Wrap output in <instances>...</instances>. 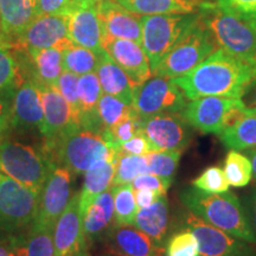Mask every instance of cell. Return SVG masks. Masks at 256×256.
<instances>
[{"instance_id":"cell-9","label":"cell","mask_w":256,"mask_h":256,"mask_svg":"<svg viewBox=\"0 0 256 256\" xmlns=\"http://www.w3.org/2000/svg\"><path fill=\"white\" fill-rule=\"evenodd\" d=\"M186 104V98L174 80L162 76L152 75L133 92V108L142 119L162 113H182Z\"/></svg>"},{"instance_id":"cell-32","label":"cell","mask_w":256,"mask_h":256,"mask_svg":"<svg viewBox=\"0 0 256 256\" xmlns=\"http://www.w3.org/2000/svg\"><path fill=\"white\" fill-rule=\"evenodd\" d=\"M224 174L230 186L244 188L252 178V168L248 156L236 150H230L224 160Z\"/></svg>"},{"instance_id":"cell-28","label":"cell","mask_w":256,"mask_h":256,"mask_svg":"<svg viewBox=\"0 0 256 256\" xmlns=\"http://www.w3.org/2000/svg\"><path fill=\"white\" fill-rule=\"evenodd\" d=\"M8 244L12 256H55L54 226L34 222L26 238H14Z\"/></svg>"},{"instance_id":"cell-27","label":"cell","mask_w":256,"mask_h":256,"mask_svg":"<svg viewBox=\"0 0 256 256\" xmlns=\"http://www.w3.org/2000/svg\"><path fill=\"white\" fill-rule=\"evenodd\" d=\"M128 11L140 16L192 14L206 5L204 0H115Z\"/></svg>"},{"instance_id":"cell-54","label":"cell","mask_w":256,"mask_h":256,"mask_svg":"<svg viewBox=\"0 0 256 256\" xmlns=\"http://www.w3.org/2000/svg\"><path fill=\"white\" fill-rule=\"evenodd\" d=\"M204 2H206V5L208 4H215V0H204ZM204 5V6H206Z\"/></svg>"},{"instance_id":"cell-29","label":"cell","mask_w":256,"mask_h":256,"mask_svg":"<svg viewBox=\"0 0 256 256\" xmlns=\"http://www.w3.org/2000/svg\"><path fill=\"white\" fill-rule=\"evenodd\" d=\"M226 148L244 151L256 147V108L246 107L234 124L217 134Z\"/></svg>"},{"instance_id":"cell-37","label":"cell","mask_w":256,"mask_h":256,"mask_svg":"<svg viewBox=\"0 0 256 256\" xmlns=\"http://www.w3.org/2000/svg\"><path fill=\"white\" fill-rule=\"evenodd\" d=\"M165 256H200L196 236L185 228L178 230L166 241Z\"/></svg>"},{"instance_id":"cell-1","label":"cell","mask_w":256,"mask_h":256,"mask_svg":"<svg viewBox=\"0 0 256 256\" xmlns=\"http://www.w3.org/2000/svg\"><path fill=\"white\" fill-rule=\"evenodd\" d=\"M255 81V64L232 56L220 48L191 72L174 78L188 101L203 96L242 98Z\"/></svg>"},{"instance_id":"cell-48","label":"cell","mask_w":256,"mask_h":256,"mask_svg":"<svg viewBox=\"0 0 256 256\" xmlns=\"http://www.w3.org/2000/svg\"><path fill=\"white\" fill-rule=\"evenodd\" d=\"M10 122H11V108H8L4 102L0 101V139L8 128Z\"/></svg>"},{"instance_id":"cell-23","label":"cell","mask_w":256,"mask_h":256,"mask_svg":"<svg viewBox=\"0 0 256 256\" xmlns=\"http://www.w3.org/2000/svg\"><path fill=\"white\" fill-rule=\"evenodd\" d=\"M95 72L100 81L104 94L112 95L126 102L127 104L133 106L134 86L128 78L126 72L112 60L106 50L98 55Z\"/></svg>"},{"instance_id":"cell-11","label":"cell","mask_w":256,"mask_h":256,"mask_svg":"<svg viewBox=\"0 0 256 256\" xmlns=\"http://www.w3.org/2000/svg\"><path fill=\"white\" fill-rule=\"evenodd\" d=\"M241 102L242 98L203 96L188 101L182 114L194 130L204 134H220L230 110Z\"/></svg>"},{"instance_id":"cell-20","label":"cell","mask_w":256,"mask_h":256,"mask_svg":"<svg viewBox=\"0 0 256 256\" xmlns=\"http://www.w3.org/2000/svg\"><path fill=\"white\" fill-rule=\"evenodd\" d=\"M68 34L72 44L87 48L100 55L104 51V32L96 4L76 2L68 16Z\"/></svg>"},{"instance_id":"cell-21","label":"cell","mask_w":256,"mask_h":256,"mask_svg":"<svg viewBox=\"0 0 256 256\" xmlns=\"http://www.w3.org/2000/svg\"><path fill=\"white\" fill-rule=\"evenodd\" d=\"M12 126L24 130H38L43 133L44 110L40 92L36 83L19 81L11 107Z\"/></svg>"},{"instance_id":"cell-8","label":"cell","mask_w":256,"mask_h":256,"mask_svg":"<svg viewBox=\"0 0 256 256\" xmlns=\"http://www.w3.org/2000/svg\"><path fill=\"white\" fill-rule=\"evenodd\" d=\"M194 17L188 14L142 16V46L150 60L152 72L174 46Z\"/></svg>"},{"instance_id":"cell-46","label":"cell","mask_w":256,"mask_h":256,"mask_svg":"<svg viewBox=\"0 0 256 256\" xmlns=\"http://www.w3.org/2000/svg\"><path fill=\"white\" fill-rule=\"evenodd\" d=\"M243 208H244L246 215H247L249 226H250L252 235H254L255 238L256 244V188L252 191V194H249L247 200H246L244 204H243Z\"/></svg>"},{"instance_id":"cell-42","label":"cell","mask_w":256,"mask_h":256,"mask_svg":"<svg viewBox=\"0 0 256 256\" xmlns=\"http://www.w3.org/2000/svg\"><path fill=\"white\" fill-rule=\"evenodd\" d=\"M18 78L17 63L8 46L0 44V89H4L16 82Z\"/></svg>"},{"instance_id":"cell-44","label":"cell","mask_w":256,"mask_h":256,"mask_svg":"<svg viewBox=\"0 0 256 256\" xmlns=\"http://www.w3.org/2000/svg\"><path fill=\"white\" fill-rule=\"evenodd\" d=\"M151 145L148 140L142 132L136 134L133 138L128 139L127 142L120 144L115 148V152L118 154H130V156H145L148 152H151Z\"/></svg>"},{"instance_id":"cell-33","label":"cell","mask_w":256,"mask_h":256,"mask_svg":"<svg viewBox=\"0 0 256 256\" xmlns=\"http://www.w3.org/2000/svg\"><path fill=\"white\" fill-rule=\"evenodd\" d=\"M98 62V55L87 48L72 44L63 51V70L78 76L95 72Z\"/></svg>"},{"instance_id":"cell-13","label":"cell","mask_w":256,"mask_h":256,"mask_svg":"<svg viewBox=\"0 0 256 256\" xmlns=\"http://www.w3.org/2000/svg\"><path fill=\"white\" fill-rule=\"evenodd\" d=\"M180 220L183 228L190 230L196 236L200 244V256H230L254 246L211 226L188 209Z\"/></svg>"},{"instance_id":"cell-12","label":"cell","mask_w":256,"mask_h":256,"mask_svg":"<svg viewBox=\"0 0 256 256\" xmlns=\"http://www.w3.org/2000/svg\"><path fill=\"white\" fill-rule=\"evenodd\" d=\"M30 52L34 50L55 48L66 50L72 46L68 34L66 16H38L14 43Z\"/></svg>"},{"instance_id":"cell-5","label":"cell","mask_w":256,"mask_h":256,"mask_svg":"<svg viewBox=\"0 0 256 256\" xmlns=\"http://www.w3.org/2000/svg\"><path fill=\"white\" fill-rule=\"evenodd\" d=\"M200 16L220 49L256 66V30L247 22L228 14L216 4H208Z\"/></svg>"},{"instance_id":"cell-3","label":"cell","mask_w":256,"mask_h":256,"mask_svg":"<svg viewBox=\"0 0 256 256\" xmlns=\"http://www.w3.org/2000/svg\"><path fill=\"white\" fill-rule=\"evenodd\" d=\"M46 152L51 162L69 170L72 174H86L96 162L116 156L104 132H95L81 126L66 130L46 148Z\"/></svg>"},{"instance_id":"cell-43","label":"cell","mask_w":256,"mask_h":256,"mask_svg":"<svg viewBox=\"0 0 256 256\" xmlns=\"http://www.w3.org/2000/svg\"><path fill=\"white\" fill-rule=\"evenodd\" d=\"M172 182L168 179H165L159 176L152 174H140L132 182L133 190H140V188H148L159 194L160 196H165L168 188L171 186Z\"/></svg>"},{"instance_id":"cell-22","label":"cell","mask_w":256,"mask_h":256,"mask_svg":"<svg viewBox=\"0 0 256 256\" xmlns=\"http://www.w3.org/2000/svg\"><path fill=\"white\" fill-rule=\"evenodd\" d=\"M38 16L37 0H0V34L5 46L14 44Z\"/></svg>"},{"instance_id":"cell-4","label":"cell","mask_w":256,"mask_h":256,"mask_svg":"<svg viewBox=\"0 0 256 256\" xmlns=\"http://www.w3.org/2000/svg\"><path fill=\"white\" fill-rule=\"evenodd\" d=\"M220 49L209 28L200 18H194L174 46L160 60L153 75L177 78L185 75Z\"/></svg>"},{"instance_id":"cell-17","label":"cell","mask_w":256,"mask_h":256,"mask_svg":"<svg viewBox=\"0 0 256 256\" xmlns=\"http://www.w3.org/2000/svg\"><path fill=\"white\" fill-rule=\"evenodd\" d=\"M102 46L112 60L126 72L134 88L152 78L150 60L140 44L128 40L104 37Z\"/></svg>"},{"instance_id":"cell-14","label":"cell","mask_w":256,"mask_h":256,"mask_svg":"<svg viewBox=\"0 0 256 256\" xmlns=\"http://www.w3.org/2000/svg\"><path fill=\"white\" fill-rule=\"evenodd\" d=\"M72 196V174L66 168L55 165L40 191L34 222L55 226Z\"/></svg>"},{"instance_id":"cell-35","label":"cell","mask_w":256,"mask_h":256,"mask_svg":"<svg viewBox=\"0 0 256 256\" xmlns=\"http://www.w3.org/2000/svg\"><path fill=\"white\" fill-rule=\"evenodd\" d=\"M182 153L183 151H178V150L148 152L145 154L148 174L159 176V177L174 182Z\"/></svg>"},{"instance_id":"cell-15","label":"cell","mask_w":256,"mask_h":256,"mask_svg":"<svg viewBox=\"0 0 256 256\" xmlns=\"http://www.w3.org/2000/svg\"><path fill=\"white\" fill-rule=\"evenodd\" d=\"M102 241L106 252L112 256H165V247L134 226H112Z\"/></svg>"},{"instance_id":"cell-16","label":"cell","mask_w":256,"mask_h":256,"mask_svg":"<svg viewBox=\"0 0 256 256\" xmlns=\"http://www.w3.org/2000/svg\"><path fill=\"white\" fill-rule=\"evenodd\" d=\"M86 241L80 211V194H74L54 226L55 256H84Z\"/></svg>"},{"instance_id":"cell-18","label":"cell","mask_w":256,"mask_h":256,"mask_svg":"<svg viewBox=\"0 0 256 256\" xmlns=\"http://www.w3.org/2000/svg\"><path fill=\"white\" fill-rule=\"evenodd\" d=\"M96 8L104 37L133 40L142 46V16L128 11L115 0H100Z\"/></svg>"},{"instance_id":"cell-26","label":"cell","mask_w":256,"mask_h":256,"mask_svg":"<svg viewBox=\"0 0 256 256\" xmlns=\"http://www.w3.org/2000/svg\"><path fill=\"white\" fill-rule=\"evenodd\" d=\"M116 156L96 162L84 174L82 190L80 192V211L83 214L96 197L113 186Z\"/></svg>"},{"instance_id":"cell-10","label":"cell","mask_w":256,"mask_h":256,"mask_svg":"<svg viewBox=\"0 0 256 256\" xmlns=\"http://www.w3.org/2000/svg\"><path fill=\"white\" fill-rule=\"evenodd\" d=\"M140 132L152 151H184L190 145L194 128L182 113H162L142 119Z\"/></svg>"},{"instance_id":"cell-51","label":"cell","mask_w":256,"mask_h":256,"mask_svg":"<svg viewBox=\"0 0 256 256\" xmlns=\"http://www.w3.org/2000/svg\"><path fill=\"white\" fill-rule=\"evenodd\" d=\"M230 256H256V250L252 246H250V247L244 249V250L238 252H236V254H232Z\"/></svg>"},{"instance_id":"cell-50","label":"cell","mask_w":256,"mask_h":256,"mask_svg":"<svg viewBox=\"0 0 256 256\" xmlns=\"http://www.w3.org/2000/svg\"><path fill=\"white\" fill-rule=\"evenodd\" d=\"M248 158L250 159L252 168V178L256 182V147L255 148H250L248 151Z\"/></svg>"},{"instance_id":"cell-6","label":"cell","mask_w":256,"mask_h":256,"mask_svg":"<svg viewBox=\"0 0 256 256\" xmlns=\"http://www.w3.org/2000/svg\"><path fill=\"white\" fill-rule=\"evenodd\" d=\"M55 164L34 147L14 142H0V174L40 194Z\"/></svg>"},{"instance_id":"cell-39","label":"cell","mask_w":256,"mask_h":256,"mask_svg":"<svg viewBox=\"0 0 256 256\" xmlns=\"http://www.w3.org/2000/svg\"><path fill=\"white\" fill-rule=\"evenodd\" d=\"M142 119L139 115L133 113L132 115L120 121L119 124H115L112 128L104 130V136L110 142L112 147L115 150L120 144L127 142L128 139L133 138L136 134L140 132V127H142Z\"/></svg>"},{"instance_id":"cell-19","label":"cell","mask_w":256,"mask_h":256,"mask_svg":"<svg viewBox=\"0 0 256 256\" xmlns=\"http://www.w3.org/2000/svg\"><path fill=\"white\" fill-rule=\"evenodd\" d=\"M37 87L40 92L44 110V130L42 134L46 138V148H49L66 130L78 124L74 119L68 102L57 87L42 84H37Z\"/></svg>"},{"instance_id":"cell-2","label":"cell","mask_w":256,"mask_h":256,"mask_svg":"<svg viewBox=\"0 0 256 256\" xmlns=\"http://www.w3.org/2000/svg\"><path fill=\"white\" fill-rule=\"evenodd\" d=\"M180 200L185 209L234 238L255 244L243 204L230 191L209 194L196 188H184Z\"/></svg>"},{"instance_id":"cell-49","label":"cell","mask_w":256,"mask_h":256,"mask_svg":"<svg viewBox=\"0 0 256 256\" xmlns=\"http://www.w3.org/2000/svg\"><path fill=\"white\" fill-rule=\"evenodd\" d=\"M244 95L248 96V107L256 108V81L248 88Z\"/></svg>"},{"instance_id":"cell-53","label":"cell","mask_w":256,"mask_h":256,"mask_svg":"<svg viewBox=\"0 0 256 256\" xmlns=\"http://www.w3.org/2000/svg\"><path fill=\"white\" fill-rule=\"evenodd\" d=\"M75 2H78V4H96L100 0H75Z\"/></svg>"},{"instance_id":"cell-38","label":"cell","mask_w":256,"mask_h":256,"mask_svg":"<svg viewBox=\"0 0 256 256\" xmlns=\"http://www.w3.org/2000/svg\"><path fill=\"white\" fill-rule=\"evenodd\" d=\"M192 186L209 194H222L230 188L228 179L220 166H210L204 170L196 179H194Z\"/></svg>"},{"instance_id":"cell-52","label":"cell","mask_w":256,"mask_h":256,"mask_svg":"<svg viewBox=\"0 0 256 256\" xmlns=\"http://www.w3.org/2000/svg\"><path fill=\"white\" fill-rule=\"evenodd\" d=\"M0 256H12L11 248H10V244H2L0 243Z\"/></svg>"},{"instance_id":"cell-45","label":"cell","mask_w":256,"mask_h":256,"mask_svg":"<svg viewBox=\"0 0 256 256\" xmlns=\"http://www.w3.org/2000/svg\"><path fill=\"white\" fill-rule=\"evenodd\" d=\"M75 4V0H37L38 14L68 16Z\"/></svg>"},{"instance_id":"cell-40","label":"cell","mask_w":256,"mask_h":256,"mask_svg":"<svg viewBox=\"0 0 256 256\" xmlns=\"http://www.w3.org/2000/svg\"><path fill=\"white\" fill-rule=\"evenodd\" d=\"M78 76L75 74L63 70L60 74L58 82H57V89H58L60 94L66 101L70 106V110L72 112L74 119L76 124L80 126V101H78Z\"/></svg>"},{"instance_id":"cell-30","label":"cell","mask_w":256,"mask_h":256,"mask_svg":"<svg viewBox=\"0 0 256 256\" xmlns=\"http://www.w3.org/2000/svg\"><path fill=\"white\" fill-rule=\"evenodd\" d=\"M38 76L37 84L56 87L63 72V51L55 48L30 51Z\"/></svg>"},{"instance_id":"cell-41","label":"cell","mask_w":256,"mask_h":256,"mask_svg":"<svg viewBox=\"0 0 256 256\" xmlns=\"http://www.w3.org/2000/svg\"><path fill=\"white\" fill-rule=\"evenodd\" d=\"M215 4L228 14L247 22L256 30V0H215Z\"/></svg>"},{"instance_id":"cell-47","label":"cell","mask_w":256,"mask_h":256,"mask_svg":"<svg viewBox=\"0 0 256 256\" xmlns=\"http://www.w3.org/2000/svg\"><path fill=\"white\" fill-rule=\"evenodd\" d=\"M134 196H136L138 208L142 209V208L152 206L154 202L158 200L160 194L148 188H140V190H134Z\"/></svg>"},{"instance_id":"cell-55","label":"cell","mask_w":256,"mask_h":256,"mask_svg":"<svg viewBox=\"0 0 256 256\" xmlns=\"http://www.w3.org/2000/svg\"><path fill=\"white\" fill-rule=\"evenodd\" d=\"M0 44H2V46H5V43L2 42V34H0Z\"/></svg>"},{"instance_id":"cell-25","label":"cell","mask_w":256,"mask_h":256,"mask_svg":"<svg viewBox=\"0 0 256 256\" xmlns=\"http://www.w3.org/2000/svg\"><path fill=\"white\" fill-rule=\"evenodd\" d=\"M81 218L86 240L104 235V232L113 226L114 200L112 188L92 200L84 212L81 214Z\"/></svg>"},{"instance_id":"cell-31","label":"cell","mask_w":256,"mask_h":256,"mask_svg":"<svg viewBox=\"0 0 256 256\" xmlns=\"http://www.w3.org/2000/svg\"><path fill=\"white\" fill-rule=\"evenodd\" d=\"M114 218L118 226H133L139 208L136 206L134 190L130 184L113 185Z\"/></svg>"},{"instance_id":"cell-7","label":"cell","mask_w":256,"mask_h":256,"mask_svg":"<svg viewBox=\"0 0 256 256\" xmlns=\"http://www.w3.org/2000/svg\"><path fill=\"white\" fill-rule=\"evenodd\" d=\"M40 194L0 174V230L12 232L32 226L37 216Z\"/></svg>"},{"instance_id":"cell-56","label":"cell","mask_w":256,"mask_h":256,"mask_svg":"<svg viewBox=\"0 0 256 256\" xmlns=\"http://www.w3.org/2000/svg\"><path fill=\"white\" fill-rule=\"evenodd\" d=\"M107 256H112V255H107Z\"/></svg>"},{"instance_id":"cell-36","label":"cell","mask_w":256,"mask_h":256,"mask_svg":"<svg viewBox=\"0 0 256 256\" xmlns=\"http://www.w3.org/2000/svg\"><path fill=\"white\" fill-rule=\"evenodd\" d=\"M148 174L145 156L118 154L116 168H115L113 185L132 184V182L140 174Z\"/></svg>"},{"instance_id":"cell-34","label":"cell","mask_w":256,"mask_h":256,"mask_svg":"<svg viewBox=\"0 0 256 256\" xmlns=\"http://www.w3.org/2000/svg\"><path fill=\"white\" fill-rule=\"evenodd\" d=\"M96 110H98V120L104 130L112 128L130 115L136 113L133 106L127 104L126 102L108 94L101 95Z\"/></svg>"},{"instance_id":"cell-24","label":"cell","mask_w":256,"mask_h":256,"mask_svg":"<svg viewBox=\"0 0 256 256\" xmlns=\"http://www.w3.org/2000/svg\"><path fill=\"white\" fill-rule=\"evenodd\" d=\"M133 226L148 235L156 244L165 247L170 238V210L166 194L160 196L152 206L138 210Z\"/></svg>"}]
</instances>
